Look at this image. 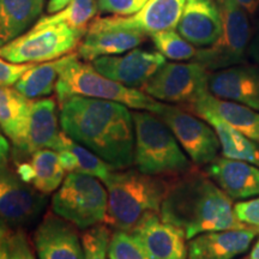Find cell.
Masks as SVG:
<instances>
[{"instance_id": "6da1fadb", "label": "cell", "mask_w": 259, "mask_h": 259, "mask_svg": "<svg viewBox=\"0 0 259 259\" xmlns=\"http://www.w3.org/2000/svg\"><path fill=\"white\" fill-rule=\"evenodd\" d=\"M60 126L113 169H127L135 163V122L127 106L72 96L60 105Z\"/></svg>"}, {"instance_id": "7a4b0ae2", "label": "cell", "mask_w": 259, "mask_h": 259, "mask_svg": "<svg viewBox=\"0 0 259 259\" xmlns=\"http://www.w3.org/2000/svg\"><path fill=\"white\" fill-rule=\"evenodd\" d=\"M233 202L205 171L193 167L168 181L160 216L183 229L187 240L205 232L250 228L236 219Z\"/></svg>"}, {"instance_id": "3957f363", "label": "cell", "mask_w": 259, "mask_h": 259, "mask_svg": "<svg viewBox=\"0 0 259 259\" xmlns=\"http://www.w3.org/2000/svg\"><path fill=\"white\" fill-rule=\"evenodd\" d=\"M168 181L136 169L112 170L103 181L108 192L106 223L118 231L131 233L149 213H160Z\"/></svg>"}, {"instance_id": "277c9868", "label": "cell", "mask_w": 259, "mask_h": 259, "mask_svg": "<svg viewBox=\"0 0 259 259\" xmlns=\"http://www.w3.org/2000/svg\"><path fill=\"white\" fill-rule=\"evenodd\" d=\"M56 93L60 105L72 96H83L119 102L128 108L155 114H158L163 106V102L157 101L147 93L103 76L93 65L82 63L78 54L72 53L63 57Z\"/></svg>"}, {"instance_id": "5b68a950", "label": "cell", "mask_w": 259, "mask_h": 259, "mask_svg": "<svg viewBox=\"0 0 259 259\" xmlns=\"http://www.w3.org/2000/svg\"><path fill=\"white\" fill-rule=\"evenodd\" d=\"M135 122V164L149 176L173 178L192 169V161L166 122L155 113H132Z\"/></svg>"}, {"instance_id": "8992f818", "label": "cell", "mask_w": 259, "mask_h": 259, "mask_svg": "<svg viewBox=\"0 0 259 259\" xmlns=\"http://www.w3.org/2000/svg\"><path fill=\"white\" fill-rule=\"evenodd\" d=\"M108 192L97 178L71 171L52 199V211L80 231L106 221Z\"/></svg>"}, {"instance_id": "52a82bcc", "label": "cell", "mask_w": 259, "mask_h": 259, "mask_svg": "<svg viewBox=\"0 0 259 259\" xmlns=\"http://www.w3.org/2000/svg\"><path fill=\"white\" fill-rule=\"evenodd\" d=\"M85 32L66 24L36 25L0 47V57L16 64H37L67 56L78 46Z\"/></svg>"}, {"instance_id": "ba28073f", "label": "cell", "mask_w": 259, "mask_h": 259, "mask_svg": "<svg viewBox=\"0 0 259 259\" xmlns=\"http://www.w3.org/2000/svg\"><path fill=\"white\" fill-rule=\"evenodd\" d=\"M223 27L219 40L210 47L200 48L193 61L210 72L244 64L251 42V25L247 12L235 0H218Z\"/></svg>"}, {"instance_id": "9c48e42d", "label": "cell", "mask_w": 259, "mask_h": 259, "mask_svg": "<svg viewBox=\"0 0 259 259\" xmlns=\"http://www.w3.org/2000/svg\"><path fill=\"white\" fill-rule=\"evenodd\" d=\"M210 71L197 61L166 63L143 87L157 101L190 106L209 92Z\"/></svg>"}, {"instance_id": "30bf717a", "label": "cell", "mask_w": 259, "mask_h": 259, "mask_svg": "<svg viewBox=\"0 0 259 259\" xmlns=\"http://www.w3.org/2000/svg\"><path fill=\"white\" fill-rule=\"evenodd\" d=\"M157 115L166 122L196 166H206L219 157L221 149L219 137L203 118L169 103H163Z\"/></svg>"}, {"instance_id": "8fae6325", "label": "cell", "mask_w": 259, "mask_h": 259, "mask_svg": "<svg viewBox=\"0 0 259 259\" xmlns=\"http://www.w3.org/2000/svg\"><path fill=\"white\" fill-rule=\"evenodd\" d=\"M46 203V194L6 166L0 167V219L12 226H29L40 218Z\"/></svg>"}, {"instance_id": "7c38bea8", "label": "cell", "mask_w": 259, "mask_h": 259, "mask_svg": "<svg viewBox=\"0 0 259 259\" xmlns=\"http://www.w3.org/2000/svg\"><path fill=\"white\" fill-rule=\"evenodd\" d=\"M186 0H148L143 8L131 16H112L97 18L88 30L101 29H132L145 35L174 30L179 23Z\"/></svg>"}, {"instance_id": "4fadbf2b", "label": "cell", "mask_w": 259, "mask_h": 259, "mask_svg": "<svg viewBox=\"0 0 259 259\" xmlns=\"http://www.w3.org/2000/svg\"><path fill=\"white\" fill-rule=\"evenodd\" d=\"M166 63L160 52L135 48L120 56L100 57L93 60L92 65L103 76L137 89L143 88Z\"/></svg>"}, {"instance_id": "5bb4252c", "label": "cell", "mask_w": 259, "mask_h": 259, "mask_svg": "<svg viewBox=\"0 0 259 259\" xmlns=\"http://www.w3.org/2000/svg\"><path fill=\"white\" fill-rule=\"evenodd\" d=\"M136 242L151 259H189V247L183 229L149 213L131 231Z\"/></svg>"}, {"instance_id": "9a60e30c", "label": "cell", "mask_w": 259, "mask_h": 259, "mask_svg": "<svg viewBox=\"0 0 259 259\" xmlns=\"http://www.w3.org/2000/svg\"><path fill=\"white\" fill-rule=\"evenodd\" d=\"M38 259H84L82 240L73 223L47 213L34 233Z\"/></svg>"}, {"instance_id": "2e32d148", "label": "cell", "mask_w": 259, "mask_h": 259, "mask_svg": "<svg viewBox=\"0 0 259 259\" xmlns=\"http://www.w3.org/2000/svg\"><path fill=\"white\" fill-rule=\"evenodd\" d=\"M209 93L259 112V65L239 64L209 74Z\"/></svg>"}, {"instance_id": "e0dca14e", "label": "cell", "mask_w": 259, "mask_h": 259, "mask_svg": "<svg viewBox=\"0 0 259 259\" xmlns=\"http://www.w3.org/2000/svg\"><path fill=\"white\" fill-rule=\"evenodd\" d=\"M222 27L218 0H186L177 30L193 46L205 48L219 40Z\"/></svg>"}, {"instance_id": "ac0fdd59", "label": "cell", "mask_w": 259, "mask_h": 259, "mask_svg": "<svg viewBox=\"0 0 259 259\" xmlns=\"http://www.w3.org/2000/svg\"><path fill=\"white\" fill-rule=\"evenodd\" d=\"M259 229H226L200 233L190 239L189 259H235L247 252Z\"/></svg>"}, {"instance_id": "d6986e66", "label": "cell", "mask_w": 259, "mask_h": 259, "mask_svg": "<svg viewBox=\"0 0 259 259\" xmlns=\"http://www.w3.org/2000/svg\"><path fill=\"white\" fill-rule=\"evenodd\" d=\"M205 173L233 200L259 196V167L250 162L218 157L206 164Z\"/></svg>"}, {"instance_id": "ffe728a7", "label": "cell", "mask_w": 259, "mask_h": 259, "mask_svg": "<svg viewBox=\"0 0 259 259\" xmlns=\"http://www.w3.org/2000/svg\"><path fill=\"white\" fill-rule=\"evenodd\" d=\"M60 136L56 102L52 99L31 100L27 136L22 153L31 155L41 149L57 150Z\"/></svg>"}, {"instance_id": "44dd1931", "label": "cell", "mask_w": 259, "mask_h": 259, "mask_svg": "<svg viewBox=\"0 0 259 259\" xmlns=\"http://www.w3.org/2000/svg\"><path fill=\"white\" fill-rule=\"evenodd\" d=\"M187 107L194 114L202 112L213 113L259 145V112L255 109L241 103L219 99L209 92Z\"/></svg>"}, {"instance_id": "7402d4cb", "label": "cell", "mask_w": 259, "mask_h": 259, "mask_svg": "<svg viewBox=\"0 0 259 259\" xmlns=\"http://www.w3.org/2000/svg\"><path fill=\"white\" fill-rule=\"evenodd\" d=\"M147 35L132 29H101L88 30L78 48V56L84 60L100 57L120 56L139 46Z\"/></svg>"}, {"instance_id": "603a6c76", "label": "cell", "mask_w": 259, "mask_h": 259, "mask_svg": "<svg viewBox=\"0 0 259 259\" xmlns=\"http://www.w3.org/2000/svg\"><path fill=\"white\" fill-rule=\"evenodd\" d=\"M31 100L16 88L0 85V128L22 150L27 136Z\"/></svg>"}, {"instance_id": "cb8c5ba5", "label": "cell", "mask_w": 259, "mask_h": 259, "mask_svg": "<svg viewBox=\"0 0 259 259\" xmlns=\"http://www.w3.org/2000/svg\"><path fill=\"white\" fill-rule=\"evenodd\" d=\"M17 174L29 185L48 194L59 189L65 169L61 167L58 153L50 149H41L31 154L30 161L19 164Z\"/></svg>"}, {"instance_id": "d4e9b609", "label": "cell", "mask_w": 259, "mask_h": 259, "mask_svg": "<svg viewBox=\"0 0 259 259\" xmlns=\"http://www.w3.org/2000/svg\"><path fill=\"white\" fill-rule=\"evenodd\" d=\"M44 6L45 0H0V47L34 27Z\"/></svg>"}, {"instance_id": "484cf974", "label": "cell", "mask_w": 259, "mask_h": 259, "mask_svg": "<svg viewBox=\"0 0 259 259\" xmlns=\"http://www.w3.org/2000/svg\"><path fill=\"white\" fill-rule=\"evenodd\" d=\"M56 151L59 155L61 167L69 173L79 171V173L89 174L101 181H105L111 171L114 170L106 161L97 156L90 149L77 143L63 131H61L59 147Z\"/></svg>"}, {"instance_id": "4316f807", "label": "cell", "mask_w": 259, "mask_h": 259, "mask_svg": "<svg viewBox=\"0 0 259 259\" xmlns=\"http://www.w3.org/2000/svg\"><path fill=\"white\" fill-rule=\"evenodd\" d=\"M196 115L208 121L215 130L221 144L222 156L250 162L259 167V145L257 143L213 113L202 112Z\"/></svg>"}, {"instance_id": "83f0119b", "label": "cell", "mask_w": 259, "mask_h": 259, "mask_svg": "<svg viewBox=\"0 0 259 259\" xmlns=\"http://www.w3.org/2000/svg\"><path fill=\"white\" fill-rule=\"evenodd\" d=\"M63 57L57 60L35 64L25 72L15 88L28 99H44L56 90Z\"/></svg>"}, {"instance_id": "f1b7e54d", "label": "cell", "mask_w": 259, "mask_h": 259, "mask_svg": "<svg viewBox=\"0 0 259 259\" xmlns=\"http://www.w3.org/2000/svg\"><path fill=\"white\" fill-rule=\"evenodd\" d=\"M97 0H72L69 5L65 6L59 12L54 15L45 16L36 22V25L66 24L70 28L82 32L88 31L93 18L95 17ZM34 24V25H35Z\"/></svg>"}, {"instance_id": "f546056e", "label": "cell", "mask_w": 259, "mask_h": 259, "mask_svg": "<svg viewBox=\"0 0 259 259\" xmlns=\"http://www.w3.org/2000/svg\"><path fill=\"white\" fill-rule=\"evenodd\" d=\"M153 42L157 52L166 59L176 61H185L194 59L197 56L196 46L185 40L179 32L174 30L160 31L151 35Z\"/></svg>"}, {"instance_id": "4dcf8cb0", "label": "cell", "mask_w": 259, "mask_h": 259, "mask_svg": "<svg viewBox=\"0 0 259 259\" xmlns=\"http://www.w3.org/2000/svg\"><path fill=\"white\" fill-rule=\"evenodd\" d=\"M112 232L107 226L96 225L82 234L84 259H107Z\"/></svg>"}, {"instance_id": "1f68e13d", "label": "cell", "mask_w": 259, "mask_h": 259, "mask_svg": "<svg viewBox=\"0 0 259 259\" xmlns=\"http://www.w3.org/2000/svg\"><path fill=\"white\" fill-rule=\"evenodd\" d=\"M108 259H151L142 250L134 236L127 232L116 231L112 234L108 247Z\"/></svg>"}, {"instance_id": "d6a6232c", "label": "cell", "mask_w": 259, "mask_h": 259, "mask_svg": "<svg viewBox=\"0 0 259 259\" xmlns=\"http://www.w3.org/2000/svg\"><path fill=\"white\" fill-rule=\"evenodd\" d=\"M148 0H97V8L103 14L131 16L138 12Z\"/></svg>"}, {"instance_id": "836d02e7", "label": "cell", "mask_w": 259, "mask_h": 259, "mask_svg": "<svg viewBox=\"0 0 259 259\" xmlns=\"http://www.w3.org/2000/svg\"><path fill=\"white\" fill-rule=\"evenodd\" d=\"M234 213L244 225L259 229V197L239 200L234 204Z\"/></svg>"}, {"instance_id": "e575fe53", "label": "cell", "mask_w": 259, "mask_h": 259, "mask_svg": "<svg viewBox=\"0 0 259 259\" xmlns=\"http://www.w3.org/2000/svg\"><path fill=\"white\" fill-rule=\"evenodd\" d=\"M9 259H36L23 232L10 234L5 240Z\"/></svg>"}, {"instance_id": "d590c367", "label": "cell", "mask_w": 259, "mask_h": 259, "mask_svg": "<svg viewBox=\"0 0 259 259\" xmlns=\"http://www.w3.org/2000/svg\"><path fill=\"white\" fill-rule=\"evenodd\" d=\"M35 64H16L0 57V85H15L30 67Z\"/></svg>"}, {"instance_id": "8d00e7d4", "label": "cell", "mask_w": 259, "mask_h": 259, "mask_svg": "<svg viewBox=\"0 0 259 259\" xmlns=\"http://www.w3.org/2000/svg\"><path fill=\"white\" fill-rule=\"evenodd\" d=\"M248 56L252 58V60L255 64L259 65V30L255 32V35L250 42L248 46Z\"/></svg>"}, {"instance_id": "74e56055", "label": "cell", "mask_w": 259, "mask_h": 259, "mask_svg": "<svg viewBox=\"0 0 259 259\" xmlns=\"http://www.w3.org/2000/svg\"><path fill=\"white\" fill-rule=\"evenodd\" d=\"M9 154H10L9 142L6 141L4 135L0 132V167L6 166V163H8Z\"/></svg>"}, {"instance_id": "f35d334b", "label": "cell", "mask_w": 259, "mask_h": 259, "mask_svg": "<svg viewBox=\"0 0 259 259\" xmlns=\"http://www.w3.org/2000/svg\"><path fill=\"white\" fill-rule=\"evenodd\" d=\"M72 0H50L47 6V11L50 14H56L59 12L60 10H63L65 6H67Z\"/></svg>"}, {"instance_id": "ab89813d", "label": "cell", "mask_w": 259, "mask_h": 259, "mask_svg": "<svg viewBox=\"0 0 259 259\" xmlns=\"http://www.w3.org/2000/svg\"><path fill=\"white\" fill-rule=\"evenodd\" d=\"M247 14H254L259 8V0H235Z\"/></svg>"}, {"instance_id": "60d3db41", "label": "cell", "mask_w": 259, "mask_h": 259, "mask_svg": "<svg viewBox=\"0 0 259 259\" xmlns=\"http://www.w3.org/2000/svg\"><path fill=\"white\" fill-rule=\"evenodd\" d=\"M9 235H10V233H9L8 225H6V222L4 221V220L0 219V242L5 241L6 239H8Z\"/></svg>"}, {"instance_id": "b9f144b4", "label": "cell", "mask_w": 259, "mask_h": 259, "mask_svg": "<svg viewBox=\"0 0 259 259\" xmlns=\"http://www.w3.org/2000/svg\"><path fill=\"white\" fill-rule=\"evenodd\" d=\"M0 259H9L8 246H6L5 241L0 242Z\"/></svg>"}, {"instance_id": "7bdbcfd3", "label": "cell", "mask_w": 259, "mask_h": 259, "mask_svg": "<svg viewBox=\"0 0 259 259\" xmlns=\"http://www.w3.org/2000/svg\"><path fill=\"white\" fill-rule=\"evenodd\" d=\"M250 259H259V239L250 252Z\"/></svg>"}]
</instances>
